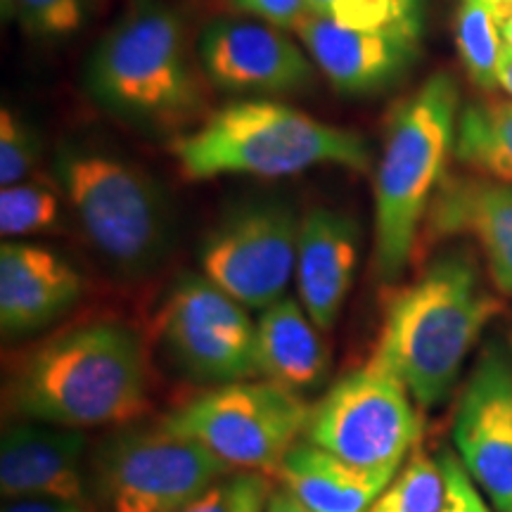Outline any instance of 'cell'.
Wrapping results in <instances>:
<instances>
[{"label":"cell","mask_w":512,"mask_h":512,"mask_svg":"<svg viewBox=\"0 0 512 512\" xmlns=\"http://www.w3.org/2000/svg\"><path fill=\"white\" fill-rule=\"evenodd\" d=\"M498 311L475 252L448 249L389 297L373 361L399 377L420 408H434L453 392L467 354Z\"/></svg>","instance_id":"obj_1"},{"label":"cell","mask_w":512,"mask_h":512,"mask_svg":"<svg viewBox=\"0 0 512 512\" xmlns=\"http://www.w3.org/2000/svg\"><path fill=\"white\" fill-rule=\"evenodd\" d=\"M181 12L136 0L95 46L86 67L91 98L147 136H183L204 119L207 86Z\"/></svg>","instance_id":"obj_2"},{"label":"cell","mask_w":512,"mask_h":512,"mask_svg":"<svg viewBox=\"0 0 512 512\" xmlns=\"http://www.w3.org/2000/svg\"><path fill=\"white\" fill-rule=\"evenodd\" d=\"M10 403L24 418L72 430L140 418L150 408L140 337L114 320L60 332L19 363Z\"/></svg>","instance_id":"obj_3"},{"label":"cell","mask_w":512,"mask_h":512,"mask_svg":"<svg viewBox=\"0 0 512 512\" xmlns=\"http://www.w3.org/2000/svg\"><path fill=\"white\" fill-rule=\"evenodd\" d=\"M169 150L188 181L285 178L325 164L363 174L370 166V150L356 131L264 98L230 102L211 112L171 140Z\"/></svg>","instance_id":"obj_4"},{"label":"cell","mask_w":512,"mask_h":512,"mask_svg":"<svg viewBox=\"0 0 512 512\" xmlns=\"http://www.w3.org/2000/svg\"><path fill=\"white\" fill-rule=\"evenodd\" d=\"M460 88L437 72L394 107L375 169V273L384 285L411 261L427 211L456 147Z\"/></svg>","instance_id":"obj_5"},{"label":"cell","mask_w":512,"mask_h":512,"mask_svg":"<svg viewBox=\"0 0 512 512\" xmlns=\"http://www.w3.org/2000/svg\"><path fill=\"white\" fill-rule=\"evenodd\" d=\"M55 174L79 228L107 266L138 278L171 249V209L155 178L105 152L62 147Z\"/></svg>","instance_id":"obj_6"},{"label":"cell","mask_w":512,"mask_h":512,"mask_svg":"<svg viewBox=\"0 0 512 512\" xmlns=\"http://www.w3.org/2000/svg\"><path fill=\"white\" fill-rule=\"evenodd\" d=\"M233 467L157 422L112 434L93 460V494L107 512H176Z\"/></svg>","instance_id":"obj_7"},{"label":"cell","mask_w":512,"mask_h":512,"mask_svg":"<svg viewBox=\"0 0 512 512\" xmlns=\"http://www.w3.org/2000/svg\"><path fill=\"white\" fill-rule=\"evenodd\" d=\"M311 406L275 382H233L209 389L164 415L169 430L202 444L230 467L278 472L304 434Z\"/></svg>","instance_id":"obj_8"},{"label":"cell","mask_w":512,"mask_h":512,"mask_svg":"<svg viewBox=\"0 0 512 512\" xmlns=\"http://www.w3.org/2000/svg\"><path fill=\"white\" fill-rule=\"evenodd\" d=\"M302 437L363 470L399 472L420 439V418L399 377L370 358L313 403Z\"/></svg>","instance_id":"obj_9"},{"label":"cell","mask_w":512,"mask_h":512,"mask_svg":"<svg viewBox=\"0 0 512 512\" xmlns=\"http://www.w3.org/2000/svg\"><path fill=\"white\" fill-rule=\"evenodd\" d=\"M297 209L285 200H254L230 209L200 249L202 275L245 309L264 311L285 297L297 273Z\"/></svg>","instance_id":"obj_10"},{"label":"cell","mask_w":512,"mask_h":512,"mask_svg":"<svg viewBox=\"0 0 512 512\" xmlns=\"http://www.w3.org/2000/svg\"><path fill=\"white\" fill-rule=\"evenodd\" d=\"M162 342L183 375L202 384H233L259 375L256 325L240 302L207 275H183L166 299Z\"/></svg>","instance_id":"obj_11"},{"label":"cell","mask_w":512,"mask_h":512,"mask_svg":"<svg viewBox=\"0 0 512 512\" xmlns=\"http://www.w3.org/2000/svg\"><path fill=\"white\" fill-rule=\"evenodd\" d=\"M197 57L211 86L249 100L304 91L316 74L309 53L285 29L254 17L211 22L197 43Z\"/></svg>","instance_id":"obj_12"},{"label":"cell","mask_w":512,"mask_h":512,"mask_svg":"<svg viewBox=\"0 0 512 512\" xmlns=\"http://www.w3.org/2000/svg\"><path fill=\"white\" fill-rule=\"evenodd\" d=\"M453 444L479 491L498 512H512V361L503 349L479 356L460 394Z\"/></svg>","instance_id":"obj_13"},{"label":"cell","mask_w":512,"mask_h":512,"mask_svg":"<svg viewBox=\"0 0 512 512\" xmlns=\"http://www.w3.org/2000/svg\"><path fill=\"white\" fill-rule=\"evenodd\" d=\"M294 34L316 69L342 95H373L394 86L420 57L422 36L354 31L309 12Z\"/></svg>","instance_id":"obj_14"},{"label":"cell","mask_w":512,"mask_h":512,"mask_svg":"<svg viewBox=\"0 0 512 512\" xmlns=\"http://www.w3.org/2000/svg\"><path fill=\"white\" fill-rule=\"evenodd\" d=\"M83 453L81 430L36 420L15 422L3 432L0 491L10 501L46 498L88 508Z\"/></svg>","instance_id":"obj_15"},{"label":"cell","mask_w":512,"mask_h":512,"mask_svg":"<svg viewBox=\"0 0 512 512\" xmlns=\"http://www.w3.org/2000/svg\"><path fill=\"white\" fill-rule=\"evenodd\" d=\"M451 238L477 242L494 285L512 299V185L446 174L427 211L425 240Z\"/></svg>","instance_id":"obj_16"},{"label":"cell","mask_w":512,"mask_h":512,"mask_svg":"<svg viewBox=\"0 0 512 512\" xmlns=\"http://www.w3.org/2000/svg\"><path fill=\"white\" fill-rule=\"evenodd\" d=\"M83 278L53 249L29 242L0 247V328L22 337L48 328L79 302Z\"/></svg>","instance_id":"obj_17"},{"label":"cell","mask_w":512,"mask_h":512,"mask_svg":"<svg viewBox=\"0 0 512 512\" xmlns=\"http://www.w3.org/2000/svg\"><path fill=\"white\" fill-rule=\"evenodd\" d=\"M361 233L342 211L313 207L302 216L297 249L299 302L320 332L335 328L354 285Z\"/></svg>","instance_id":"obj_18"},{"label":"cell","mask_w":512,"mask_h":512,"mask_svg":"<svg viewBox=\"0 0 512 512\" xmlns=\"http://www.w3.org/2000/svg\"><path fill=\"white\" fill-rule=\"evenodd\" d=\"M256 358L259 377L299 396L320 387L330 370V351L320 330L302 302L292 297H283L261 311L256 323Z\"/></svg>","instance_id":"obj_19"},{"label":"cell","mask_w":512,"mask_h":512,"mask_svg":"<svg viewBox=\"0 0 512 512\" xmlns=\"http://www.w3.org/2000/svg\"><path fill=\"white\" fill-rule=\"evenodd\" d=\"M275 475L313 512H368L396 472L363 470L309 441H299Z\"/></svg>","instance_id":"obj_20"},{"label":"cell","mask_w":512,"mask_h":512,"mask_svg":"<svg viewBox=\"0 0 512 512\" xmlns=\"http://www.w3.org/2000/svg\"><path fill=\"white\" fill-rule=\"evenodd\" d=\"M453 155L479 176L512 185V100H477L458 117Z\"/></svg>","instance_id":"obj_21"},{"label":"cell","mask_w":512,"mask_h":512,"mask_svg":"<svg viewBox=\"0 0 512 512\" xmlns=\"http://www.w3.org/2000/svg\"><path fill=\"white\" fill-rule=\"evenodd\" d=\"M456 46L467 76L479 91H496L503 38L489 0H463L456 15Z\"/></svg>","instance_id":"obj_22"},{"label":"cell","mask_w":512,"mask_h":512,"mask_svg":"<svg viewBox=\"0 0 512 512\" xmlns=\"http://www.w3.org/2000/svg\"><path fill=\"white\" fill-rule=\"evenodd\" d=\"M309 12L354 31L422 36V0H309Z\"/></svg>","instance_id":"obj_23"},{"label":"cell","mask_w":512,"mask_h":512,"mask_svg":"<svg viewBox=\"0 0 512 512\" xmlns=\"http://www.w3.org/2000/svg\"><path fill=\"white\" fill-rule=\"evenodd\" d=\"M446 475L439 458L415 448L368 512H441Z\"/></svg>","instance_id":"obj_24"},{"label":"cell","mask_w":512,"mask_h":512,"mask_svg":"<svg viewBox=\"0 0 512 512\" xmlns=\"http://www.w3.org/2000/svg\"><path fill=\"white\" fill-rule=\"evenodd\" d=\"M62 204L57 192L43 181H22L0 190V230L5 238L57 230Z\"/></svg>","instance_id":"obj_25"},{"label":"cell","mask_w":512,"mask_h":512,"mask_svg":"<svg viewBox=\"0 0 512 512\" xmlns=\"http://www.w3.org/2000/svg\"><path fill=\"white\" fill-rule=\"evenodd\" d=\"M5 15L43 43L67 41L88 22V0H3Z\"/></svg>","instance_id":"obj_26"},{"label":"cell","mask_w":512,"mask_h":512,"mask_svg":"<svg viewBox=\"0 0 512 512\" xmlns=\"http://www.w3.org/2000/svg\"><path fill=\"white\" fill-rule=\"evenodd\" d=\"M41 159V140L17 112H0V185H15L34 174Z\"/></svg>","instance_id":"obj_27"},{"label":"cell","mask_w":512,"mask_h":512,"mask_svg":"<svg viewBox=\"0 0 512 512\" xmlns=\"http://www.w3.org/2000/svg\"><path fill=\"white\" fill-rule=\"evenodd\" d=\"M439 460L446 475V501L441 512H491L460 458L453 456V451H441Z\"/></svg>","instance_id":"obj_28"},{"label":"cell","mask_w":512,"mask_h":512,"mask_svg":"<svg viewBox=\"0 0 512 512\" xmlns=\"http://www.w3.org/2000/svg\"><path fill=\"white\" fill-rule=\"evenodd\" d=\"M230 3L247 17L261 19L285 31H294L309 15V0H230Z\"/></svg>","instance_id":"obj_29"},{"label":"cell","mask_w":512,"mask_h":512,"mask_svg":"<svg viewBox=\"0 0 512 512\" xmlns=\"http://www.w3.org/2000/svg\"><path fill=\"white\" fill-rule=\"evenodd\" d=\"M271 484L259 472H245L230 479L228 512H266Z\"/></svg>","instance_id":"obj_30"},{"label":"cell","mask_w":512,"mask_h":512,"mask_svg":"<svg viewBox=\"0 0 512 512\" xmlns=\"http://www.w3.org/2000/svg\"><path fill=\"white\" fill-rule=\"evenodd\" d=\"M228 501L230 482H219L211 486L209 491H204L200 498H195V501L176 512H228Z\"/></svg>","instance_id":"obj_31"},{"label":"cell","mask_w":512,"mask_h":512,"mask_svg":"<svg viewBox=\"0 0 512 512\" xmlns=\"http://www.w3.org/2000/svg\"><path fill=\"white\" fill-rule=\"evenodd\" d=\"M3 512H91L86 505L46 501V498H24V501H12L5 505Z\"/></svg>","instance_id":"obj_32"},{"label":"cell","mask_w":512,"mask_h":512,"mask_svg":"<svg viewBox=\"0 0 512 512\" xmlns=\"http://www.w3.org/2000/svg\"><path fill=\"white\" fill-rule=\"evenodd\" d=\"M266 512H313V510L306 508L299 498H294L285 486H280V489H271V496H268V503H266Z\"/></svg>","instance_id":"obj_33"},{"label":"cell","mask_w":512,"mask_h":512,"mask_svg":"<svg viewBox=\"0 0 512 512\" xmlns=\"http://www.w3.org/2000/svg\"><path fill=\"white\" fill-rule=\"evenodd\" d=\"M498 88H503L512 100V48L503 46L501 64H498Z\"/></svg>","instance_id":"obj_34"},{"label":"cell","mask_w":512,"mask_h":512,"mask_svg":"<svg viewBox=\"0 0 512 512\" xmlns=\"http://www.w3.org/2000/svg\"><path fill=\"white\" fill-rule=\"evenodd\" d=\"M498 22V29H501V38H503V46L512 48V12L510 15H505L501 19H496Z\"/></svg>","instance_id":"obj_35"},{"label":"cell","mask_w":512,"mask_h":512,"mask_svg":"<svg viewBox=\"0 0 512 512\" xmlns=\"http://www.w3.org/2000/svg\"><path fill=\"white\" fill-rule=\"evenodd\" d=\"M491 8H494L496 19H501L512 12V0H489Z\"/></svg>","instance_id":"obj_36"}]
</instances>
